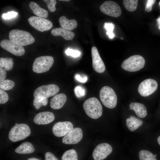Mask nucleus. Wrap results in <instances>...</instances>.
I'll list each match as a JSON object with an SVG mask.
<instances>
[{
    "label": "nucleus",
    "instance_id": "18",
    "mask_svg": "<svg viewBox=\"0 0 160 160\" xmlns=\"http://www.w3.org/2000/svg\"><path fill=\"white\" fill-rule=\"evenodd\" d=\"M51 32L53 36H61L67 40H72L75 35L73 32L67 30L62 28H54L52 30Z\"/></svg>",
    "mask_w": 160,
    "mask_h": 160
},
{
    "label": "nucleus",
    "instance_id": "36",
    "mask_svg": "<svg viewBox=\"0 0 160 160\" xmlns=\"http://www.w3.org/2000/svg\"><path fill=\"white\" fill-rule=\"evenodd\" d=\"M156 0H148L147 1V3L145 8V11L146 12L151 11L153 5L156 1Z\"/></svg>",
    "mask_w": 160,
    "mask_h": 160
},
{
    "label": "nucleus",
    "instance_id": "29",
    "mask_svg": "<svg viewBox=\"0 0 160 160\" xmlns=\"http://www.w3.org/2000/svg\"><path fill=\"white\" fill-rule=\"evenodd\" d=\"M48 103L47 98H35L33 100V105L35 108L39 109L42 105L45 106Z\"/></svg>",
    "mask_w": 160,
    "mask_h": 160
},
{
    "label": "nucleus",
    "instance_id": "1",
    "mask_svg": "<svg viewBox=\"0 0 160 160\" xmlns=\"http://www.w3.org/2000/svg\"><path fill=\"white\" fill-rule=\"evenodd\" d=\"M9 37L11 41L22 46L31 44L35 41L34 38L29 32L19 29L11 31Z\"/></svg>",
    "mask_w": 160,
    "mask_h": 160
},
{
    "label": "nucleus",
    "instance_id": "16",
    "mask_svg": "<svg viewBox=\"0 0 160 160\" xmlns=\"http://www.w3.org/2000/svg\"><path fill=\"white\" fill-rule=\"evenodd\" d=\"M55 119L54 114L49 111H43L38 113L33 119L35 124H46L53 121Z\"/></svg>",
    "mask_w": 160,
    "mask_h": 160
},
{
    "label": "nucleus",
    "instance_id": "30",
    "mask_svg": "<svg viewBox=\"0 0 160 160\" xmlns=\"http://www.w3.org/2000/svg\"><path fill=\"white\" fill-rule=\"evenodd\" d=\"M104 27L107 31L106 32V34L110 39H113L114 36V34L113 33L114 25L111 23H105Z\"/></svg>",
    "mask_w": 160,
    "mask_h": 160
},
{
    "label": "nucleus",
    "instance_id": "25",
    "mask_svg": "<svg viewBox=\"0 0 160 160\" xmlns=\"http://www.w3.org/2000/svg\"><path fill=\"white\" fill-rule=\"evenodd\" d=\"M62 160H78V155L74 149H70L65 151L62 157Z\"/></svg>",
    "mask_w": 160,
    "mask_h": 160
},
{
    "label": "nucleus",
    "instance_id": "39",
    "mask_svg": "<svg viewBox=\"0 0 160 160\" xmlns=\"http://www.w3.org/2000/svg\"><path fill=\"white\" fill-rule=\"evenodd\" d=\"M75 79L78 81L82 82L85 83L87 81V77L86 76H81L79 74H76L75 76Z\"/></svg>",
    "mask_w": 160,
    "mask_h": 160
},
{
    "label": "nucleus",
    "instance_id": "28",
    "mask_svg": "<svg viewBox=\"0 0 160 160\" xmlns=\"http://www.w3.org/2000/svg\"><path fill=\"white\" fill-rule=\"evenodd\" d=\"M15 85L12 80L6 79L0 82V89L4 90H8L12 89Z\"/></svg>",
    "mask_w": 160,
    "mask_h": 160
},
{
    "label": "nucleus",
    "instance_id": "43",
    "mask_svg": "<svg viewBox=\"0 0 160 160\" xmlns=\"http://www.w3.org/2000/svg\"><path fill=\"white\" fill-rule=\"evenodd\" d=\"M59 1H70V0H59Z\"/></svg>",
    "mask_w": 160,
    "mask_h": 160
},
{
    "label": "nucleus",
    "instance_id": "32",
    "mask_svg": "<svg viewBox=\"0 0 160 160\" xmlns=\"http://www.w3.org/2000/svg\"><path fill=\"white\" fill-rule=\"evenodd\" d=\"M43 1L46 3L49 11L52 12H55L56 10L55 5L56 1L55 0H44Z\"/></svg>",
    "mask_w": 160,
    "mask_h": 160
},
{
    "label": "nucleus",
    "instance_id": "38",
    "mask_svg": "<svg viewBox=\"0 0 160 160\" xmlns=\"http://www.w3.org/2000/svg\"><path fill=\"white\" fill-rule=\"evenodd\" d=\"M7 76V73L5 70L0 67V81L5 80Z\"/></svg>",
    "mask_w": 160,
    "mask_h": 160
},
{
    "label": "nucleus",
    "instance_id": "12",
    "mask_svg": "<svg viewBox=\"0 0 160 160\" xmlns=\"http://www.w3.org/2000/svg\"><path fill=\"white\" fill-rule=\"evenodd\" d=\"M112 148L106 143L97 145L94 149L92 157L94 160H103L105 159L111 152Z\"/></svg>",
    "mask_w": 160,
    "mask_h": 160
},
{
    "label": "nucleus",
    "instance_id": "4",
    "mask_svg": "<svg viewBox=\"0 0 160 160\" xmlns=\"http://www.w3.org/2000/svg\"><path fill=\"white\" fill-rule=\"evenodd\" d=\"M99 96L103 104L107 108H113L116 106L117 97L111 87L108 86L103 87L100 90Z\"/></svg>",
    "mask_w": 160,
    "mask_h": 160
},
{
    "label": "nucleus",
    "instance_id": "34",
    "mask_svg": "<svg viewBox=\"0 0 160 160\" xmlns=\"http://www.w3.org/2000/svg\"><path fill=\"white\" fill-rule=\"evenodd\" d=\"M66 54L74 57H76L80 56L81 52L77 50H74L70 48H68L65 51Z\"/></svg>",
    "mask_w": 160,
    "mask_h": 160
},
{
    "label": "nucleus",
    "instance_id": "40",
    "mask_svg": "<svg viewBox=\"0 0 160 160\" xmlns=\"http://www.w3.org/2000/svg\"><path fill=\"white\" fill-rule=\"evenodd\" d=\"M156 21H157L159 25V28L160 29V17L158 18Z\"/></svg>",
    "mask_w": 160,
    "mask_h": 160
},
{
    "label": "nucleus",
    "instance_id": "19",
    "mask_svg": "<svg viewBox=\"0 0 160 160\" xmlns=\"http://www.w3.org/2000/svg\"><path fill=\"white\" fill-rule=\"evenodd\" d=\"M129 107L130 109L133 111L140 118H144L147 115L146 108L143 103L138 102H131Z\"/></svg>",
    "mask_w": 160,
    "mask_h": 160
},
{
    "label": "nucleus",
    "instance_id": "15",
    "mask_svg": "<svg viewBox=\"0 0 160 160\" xmlns=\"http://www.w3.org/2000/svg\"><path fill=\"white\" fill-rule=\"evenodd\" d=\"M91 55L92 66L95 71L99 73L104 72L105 67L96 47L92 48Z\"/></svg>",
    "mask_w": 160,
    "mask_h": 160
},
{
    "label": "nucleus",
    "instance_id": "26",
    "mask_svg": "<svg viewBox=\"0 0 160 160\" xmlns=\"http://www.w3.org/2000/svg\"><path fill=\"white\" fill-rule=\"evenodd\" d=\"M138 0H124L123 1L124 6L126 9L130 12L135 11L137 8Z\"/></svg>",
    "mask_w": 160,
    "mask_h": 160
},
{
    "label": "nucleus",
    "instance_id": "5",
    "mask_svg": "<svg viewBox=\"0 0 160 160\" xmlns=\"http://www.w3.org/2000/svg\"><path fill=\"white\" fill-rule=\"evenodd\" d=\"M145 61L142 56L135 55L125 60L121 65V68L129 72H135L143 68Z\"/></svg>",
    "mask_w": 160,
    "mask_h": 160
},
{
    "label": "nucleus",
    "instance_id": "23",
    "mask_svg": "<svg viewBox=\"0 0 160 160\" xmlns=\"http://www.w3.org/2000/svg\"><path fill=\"white\" fill-rule=\"evenodd\" d=\"M35 150L34 147L31 143L26 142L23 143L16 148L15 151L19 154H26L33 153Z\"/></svg>",
    "mask_w": 160,
    "mask_h": 160
},
{
    "label": "nucleus",
    "instance_id": "2",
    "mask_svg": "<svg viewBox=\"0 0 160 160\" xmlns=\"http://www.w3.org/2000/svg\"><path fill=\"white\" fill-rule=\"evenodd\" d=\"M83 107L86 114L92 119H97L102 114V106L96 97H91L86 100L83 103Z\"/></svg>",
    "mask_w": 160,
    "mask_h": 160
},
{
    "label": "nucleus",
    "instance_id": "42",
    "mask_svg": "<svg viewBox=\"0 0 160 160\" xmlns=\"http://www.w3.org/2000/svg\"><path fill=\"white\" fill-rule=\"evenodd\" d=\"M157 142L160 145V136H159L157 138Z\"/></svg>",
    "mask_w": 160,
    "mask_h": 160
},
{
    "label": "nucleus",
    "instance_id": "24",
    "mask_svg": "<svg viewBox=\"0 0 160 160\" xmlns=\"http://www.w3.org/2000/svg\"><path fill=\"white\" fill-rule=\"evenodd\" d=\"M13 64V60L12 58L1 57L0 58V67L3 68L6 71L12 70Z\"/></svg>",
    "mask_w": 160,
    "mask_h": 160
},
{
    "label": "nucleus",
    "instance_id": "13",
    "mask_svg": "<svg viewBox=\"0 0 160 160\" xmlns=\"http://www.w3.org/2000/svg\"><path fill=\"white\" fill-rule=\"evenodd\" d=\"M83 135V132L81 128H75L64 136L62 139V142L66 144H76L81 140Z\"/></svg>",
    "mask_w": 160,
    "mask_h": 160
},
{
    "label": "nucleus",
    "instance_id": "3",
    "mask_svg": "<svg viewBox=\"0 0 160 160\" xmlns=\"http://www.w3.org/2000/svg\"><path fill=\"white\" fill-rule=\"evenodd\" d=\"M31 133V129L28 125L25 124H19L11 128L8 137L11 141L15 142L25 139L28 137Z\"/></svg>",
    "mask_w": 160,
    "mask_h": 160
},
{
    "label": "nucleus",
    "instance_id": "35",
    "mask_svg": "<svg viewBox=\"0 0 160 160\" xmlns=\"http://www.w3.org/2000/svg\"><path fill=\"white\" fill-rule=\"evenodd\" d=\"M18 14L17 12L13 11L8 12L3 14L2 17L4 19H9L15 17Z\"/></svg>",
    "mask_w": 160,
    "mask_h": 160
},
{
    "label": "nucleus",
    "instance_id": "31",
    "mask_svg": "<svg viewBox=\"0 0 160 160\" xmlns=\"http://www.w3.org/2000/svg\"><path fill=\"white\" fill-rule=\"evenodd\" d=\"M74 91L76 96L79 98L84 96L85 94V89L81 86L76 87L74 88Z\"/></svg>",
    "mask_w": 160,
    "mask_h": 160
},
{
    "label": "nucleus",
    "instance_id": "9",
    "mask_svg": "<svg viewBox=\"0 0 160 160\" xmlns=\"http://www.w3.org/2000/svg\"><path fill=\"white\" fill-rule=\"evenodd\" d=\"M100 9L104 14L114 17H119L121 13L120 6L112 1H105L100 6Z\"/></svg>",
    "mask_w": 160,
    "mask_h": 160
},
{
    "label": "nucleus",
    "instance_id": "20",
    "mask_svg": "<svg viewBox=\"0 0 160 160\" xmlns=\"http://www.w3.org/2000/svg\"><path fill=\"white\" fill-rule=\"evenodd\" d=\"M59 22L61 28L68 31H71L76 28L77 23L75 19L68 20L64 16L60 17Z\"/></svg>",
    "mask_w": 160,
    "mask_h": 160
},
{
    "label": "nucleus",
    "instance_id": "6",
    "mask_svg": "<svg viewBox=\"0 0 160 160\" xmlns=\"http://www.w3.org/2000/svg\"><path fill=\"white\" fill-rule=\"evenodd\" d=\"M54 62V58L51 56H41L37 57L33 63V70L34 72L38 73L45 72L49 70Z\"/></svg>",
    "mask_w": 160,
    "mask_h": 160
},
{
    "label": "nucleus",
    "instance_id": "27",
    "mask_svg": "<svg viewBox=\"0 0 160 160\" xmlns=\"http://www.w3.org/2000/svg\"><path fill=\"white\" fill-rule=\"evenodd\" d=\"M140 160H157L154 155L150 151L146 150H142L139 153Z\"/></svg>",
    "mask_w": 160,
    "mask_h": 160
},
{
    "label": "nucleus",
    "instance_id": "10",
    "mask_svg": "<svg viewBox=\"0 0 160 160\" xmlns=\"http://www.w3.org/2000/svg\"><path fill=\"white\" fill-rule=\"evenodd\" d=\"M158 86V84L155 80L147 79L140 84L138 90L141 95L147 97L153 93L156 90Z\"/></svg>",
    "mask_w": 160,
    "mask_h": 160
},
{
    "label": "nucleus",
    "instance_id": "46",
    "mask_svg": "<svg viewBox=\"0 0 160 160\" xmlns=\"http://www.w3.org/2000/svg\"><path fill=\"white\" fill-rule=\"evenodd\" d=\"M159 5H160V1H159Z\"/></svg>",
    "mask_w": 160,
    "mask_h": 160
},
{
    "label": "nucleus",
    "instance_id": "17",
    "mask_svg": "<svg viewBox=\"0 0 160 160\" xmlns=\"http://www.w3.org/2000/svg\"><path fill=\"white\" fill-rule=\"evenodd\" d=\"M67 99L66 95L63 93L57 94L54 96L50 102V106L54 109H58L62 108Z\"/></svg>",
    "mask_w": 160,
    "mask_h": 160
},
{
    "label": "nucleus",
    "instance_id": "14",
    "mask_svg": "<svg viewBox=\"0 0 160 160\" xmlns=\"http://www.w3.org/2000/svg\"><path fill=\"white\" fill-rule=\"evenodd\" d=\"M73 129L72 123L68 121L59 122L53 126L52 132L56 136L61 137L64 136Z\"/></svg>",
    "mask_w": 160,
    "mask_h": 160
},
{
    "label": "nucleus",
    "instance_id": "37",
    "mask_svg": "<svg viewBox=\"0 0 160 160\" xmlns=\"http://www.w3.org/2000/svg\"><path fill=\"white\" fill-rule=\"evenodd\" d=\"M45 160H58L53 153L49 152L45 153Z\"/></svg>",
    "mask_w": 160,
    "mask_h": 160
},
{
    "label": "nucleus",
    "instance_id": "45",
    "mask_svg": "<svg viewBox=\"0 0 160 160\" xmlns=\"http://www.w3.org/2000/svg\"><path fill=\"white\" fill-rule=\"evenodd\" d=\"M154 156L155 157H156V155L155 154V155H154Z\"/></svg>",
    "mask_w": 160,
    "mask_h": 160
},
{
    "label": "nucleus",
    "instance_id": "21",
    "mask_svg": "<svg viewBox=\"0 0 160 160\" xmlns=\"http://www.w3.org/2000/svg\"><path fill=\"white\" fill-rule=\"evenodd\" d=\"M143 124V121L133 116H130L126 119V124L129 129L133 132Z\"/></svg>",
    "mask_w": 160,
    "mask_h": 160
},
{
    "label": "nucleus",
    "instance_id": "41",
    "mask_svg": "<svg viewBox=\"0 0 160 160\" xmlns=\"http://www.w3.org/2000/svg\"><path fill=\"white\" fill-rule=\"evenodd\" d=\"M27 160H40L34 157L28 158Z\"/></svg>",
    "mask_w": 160,
    "mask_h": 160
},
{
    "label": "nucleus",
    "instance_id": "8",
    "mask_svg": "<svg viewBox=\"0 0 160 160\" xmlns=\"http://www.w3.org/2000/svg\"><path fill=\"white\" fill-rule=\"evenodd\" d=\"M28 21L33 27L41 32L49 30L53 26L52 23L50 20L39 17H31Z\"/></svg>",
    "mask_w": 160,
    "mask_h": 160
},
{
    "label": "nucleus",
    "instance_id": "7",
    "mask_svg": "<svg viewBox=\"0 0 160 160\" xmlns=\"http://www.w3.org/2000/svg\"><path fill=\"white\" fill-rule=\"evenodd\" d=\"M59 90V87L55 84L43 85L34 90L33 96L35 98H47L54 96Z\"/></svg>",
    "mask_w": 160,
    "mask_h": 160
},
{
    "label": "nucleus",
    "instance_id": "11",
    "mask_svg": "<svg viewBox=\"0 0 160 160\" xmlns=\"http://www.w3.org/2000/svg\"><path fill=\"white\" fill-rule=\"evenodd\" d=\"M1 47L13 55L20 56L24 55L25 49L23 46L15 43L10 40L5 39L0 41Z\"/></svg>",
    "mask_w": 160,
    "mask_h": 160
},
{
    "label": "nucleus",
    "instance_id": "22",
    "mask_svg": "<svg viewBox=\"0 0 160 160\" xmlns=\"http://www.w3.org/2000/svg\"><path fill=\"white\" fill-rule=\"evenodd\" d=\"M29 6L33 13L36 15L42 18H47L48 12L46 9L40 7L39 5L35 2L32 1L29 4Z\"/></svg>",
    "mask_w": 160,
    "mask_h": 160
},
{
    "label": "nucleus",
    "instance_id": "33",
    "mask_svg": "<svg viewBox=\"0 0 160 160\" xmlns=\"http://www.w3.org/2000/svg\"><path fill=\"white\" fill-rule=\"evenodd\" d=\"M9 100L7 93L4 90L0 89V103L4 104L7 103Z\"/></svg>",
    "mask_w": 160,
    "mask_h": 160
},
{
    "label": "nucleus",
    "instance_id": "44",
    "mask_svg": "<svg viewBox=\"0 0 160 160\" xmlns=\"http://www.w3.org/2000/svg\"><path fill=\"white\" fill-rule=\"evenodd\" d=\"M17 124H18L17 123H15V125H17Z\"/></svg>",
    "mask_w": 160,
    "mask_h": 160
}]
</instances>
